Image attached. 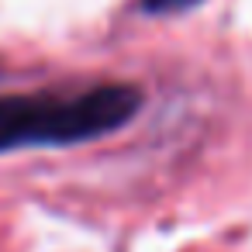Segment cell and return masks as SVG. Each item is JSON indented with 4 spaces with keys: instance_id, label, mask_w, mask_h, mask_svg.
Wrapping results in <instances>:
<instances>
[{
    "instance_id": "6da1fadb",
    "label": "cell",
    "mask_w": 252,
    "mask_h": 252,
    "mask_svg": "<svg viewBox=\"0 0 252 252\" xmlns=\"http://www.w3.org/2000/svg\"><path fill=\"white\" fill-rule=\"evenodd\" d=\"M142 107L131 83L0 97V156L32 145H80L125 128Z\"/></svg>"
},
{
    "instance_id": "7a4b0ae2",
    "label": "cell",
    "mask_w": 252,
    "mask_h": 252,
    "mask_svg": "<svg viewBox=\"0 0 252 252\" xmlns=\"http://www.w3.org/2000/svg\"><path fill=\"white\" fill-rule=\"evenodd\" d=\"M197 4L200 0H142V7L149 14H180V11H190Z\"/></svg>"
}]
</instances>
